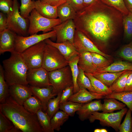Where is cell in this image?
I'll list each match as a JSON object with an SVG mask.
<instances>
[{
  "label": "cell",
  "mask_w": 132,
  "mask_h": 132,
  "mask_svg": "<svg viewBox=\"0 0 132 132\" xmlns=\"http://www.w3.org/2000/svg\"><path fill=\"white\" fill-rule=\"evenodd\" d=\"M79 57V55H77L68 62V65L70 67L72 76L74 87V94L78 92L80 89L77 81L79 73L78 63Z\"/></svg>",
  "instance_id": "30"
},
{
  "label": "cell",
  "mask_w": 132,
  "mask_h": 132,
  "mask_svg": "<svg viewBox=\"0 0 132 132\" xmlns=\"http://www.w3.org/2000/svg\"><path fill=\"white\" fill-rule=\"evenodd\" d=\"M43 2L53 6L57 7L66 2L67 0H40Z\"/></svg>",
  "instance_id": "48"
},
{
  "label": "cell",
  "mask_w": 132,
  "mask_h": 132,
  "mask_svg": "<svg viewBox=\"0 0 132 132\" xmlns=\"http://www.w3.org/2000/svg\"><path fill=\"white\" fill-rule=\"evenodd\" d=\"M105 96L101 94L91 92L83 88L80 89L78 92L74 94L68 101L84 104L91 102L94 99H100Z\"/></svg>",
  "instance_id": "17"
},
{
  "label": "cell",
  "mask_w": 132,
  "mask_h": 132,
  "mask_svg": "<svg viewBox=\"0 0 132 132\" xmlns=\"http://www.w3.org/2000/svg\"><path fill=\"white\" fill-rule=\"evenodd\" d=\"M27 18L29 22L28 32L30 35L40 31H42L43 33L48 32L53 30L54 27L62 22L59 18L50 19L44 17L35 9Z\"/></svg>",
  "instance_id": "4"
},
{
  "label": "cell",
  "mask_w": 132,
  "mask_h": 132,
  "mask_svg": "<svg viewBox=\"0 0 132 132\" xmlns=\"http://www.w3.org/2000/svg\"><path fill=\"white\" fill-rule=\"evenodd\" d=\"M126 92L132 91V71L128 76L124 91Z\"/></svg>",
  "instance_id": "49"
},
{
  "label": "cell",
  "mask_w": 132,
  "mask_h": 132,
  "mask_svg": "<svg viewBox=\"0 0 132 132\" xmlns=\"http://www.w3.org/2000/svg\"><path fill=\"white\" fill-rule=\"evenodd\" d=\"M12 122L0 111V132H21Z\"/></svg>",
  "instance_id": "34"
},
{
  "label": "cell",
  "mask_w": 132,
  "mask_h": 132,
  "mask_svg": "<svg viewBox=\"0 0 132 132\" xmlns=\"http://www.w3.org/2000/svg\"><path fill=\"white\" fill-rule=\"evenodd\" d=\"M83 104L70 101H67L60 104L59 109L69 116H73L76 112L78 110Z\"/></svg>",
  "instance_id": "35"
},
{
  "label": "cell",
  "mask_w": 132,
  "mask_h": 132,
  "mask_svg": "<svg viewBox=\"0 0 132 132\" xmlns=\"http://www.w3.org/2000/svg\"><path fill=\"white\" fill-rule=\"evenodd\" d=\"M17 34L8 28L0 32V54L14 51Z\"/></svg>",
  "instance_id": "15"
},
{
  "label": "cell",
  "mask_w": 132,
  "mask_h": 132,
  "mask_svg": "<svg viewBox=\"0 0 132 132\" xmlns=\"http://www.w3.org/2000/svg\"><path fill=\"white\" fill-rule=\"evenodd\" d=\"M126 70H132V63L128 61H118L106 67L97 70L95 73L118 72Z\"/></svg>",
  "instance_id": "23"
},
{
  "label": "cell",
  "mask_w": 132,
  "mask_h": 132,
  "mask_svg": "<svg viewBox=\"0 0 132 132\" xmlns=\"http://www.w3.org/2000/svg\"><path fill=\"white\" fill-rule=\"evenodd\" d=\"M106 5L112 7L121 13L123 15L129 12L125 5L124 0H100Z\"/></svg>",
  "instance_id": "40"
},
{
  "label": "cell",
  "mask_w": 132,
  "mask_h": 132,
  "mask_svg": "<svg viewBox=\"0 0 132 132\" xmlns=\"http://www.w3.org/2000/svg\"><path fill=\"white\" fill-rule=\"evenodd\" d=\"M98 0H83L84 8L90 5Z\"/></svg>",
  "instance_id": "51"
},
{
  "label": "cell",
  "mask_w": 132,
  "mask_h": 132,
  "mask_svg": "<svg viewBox=\"0 0 132 132\" xmlns=\"http://www.w3.org/2000/svg\"><path fill=\"white\" fill-rule=\"evenodd\" d=\"M132 71L125 70L109 87L112 92H119L124 91L128 77Z\"/></svg>",
  "instance_id": "27"
},
{
  "label": "cell",
  "mask_w": 132,
  "mask_h": 132,
  "mask_svg": "<svg viewBox=\"0 0 132 132\" xmlns=\"http://www.w3.org/2000/svg\"><path fill=\"white\" fill-rule=\"evenodd\" d=\"M105 98H113L124 104L132 112V91L113 93L104 96Z\"/></svg>",
  "instance_id": "28"
},
{
  "label": "cell",
  "mask_w": 132,
  "mask_h": 132,
  "mask_svg": "<svg viewBox=\"0 0 132 132\" xmlns=\"http://www.w3.org/2000/svg\"><path fill=\"white\" fill-rule=\"evenodd\" d=\"M125 71L118 72H107L102 73H95L91 74L106 86L109 87Z\"/></svg>",
  "instance_id": "25"
},
{
  "label": "cell",
  "mask_w": 132,
  "mask_h": 132,
  "mask_svg": "<svg viewBox=\"0 0 132 132\" xmlns=\"http://www.w3.org/2000/svg\"><path fill=\"white\" fill-rule=\"evenodd\" d=\"M132 112L129 109L123 122L119 128V132H132Z\"/></svg>",
  "instance_id": "42"
},
{
  "label": "cell",
  "mask_w": 132,
  "mask_h": 132,
  "mask_svg": "<svg viewBox=\"0 0 132 132\" xmlns=\"http://www.w3.org/2000/svg\"><path fill=\"white\" fill-rule=\"evenodd\" d=\"M34 9L42 16L52 19L57 17V7L44 2L40 0H34Z\"/></svg>",
  "instance_id": "20"
},
{
  "label": "cell",
  "mask_w": 132,
  "mask_h": 132,
  "mask_svg": "<svg viewBox=\"0 0 132 132\" xmlns=\"http://www.w3.org/2000/svg\"><path fill=\"white\" fill-rule=\"evenodd\" d=\"M101 132H107L108 131L106 129H100Z\"/></svg>",
  "instance_id": "53"
},
{
  "label": "cell",
  "mask_w": 132,
  "mask_h": 132,
  "mask_svg": "<svg viewBox=\"0 0 132 132\" xmlns=\"http://www.w3.org/2000/svg\"><path fill=\"white\" fill-rule=\"evenodd\" d=\"M7 17L3 13H0V32L8 28Z\"/></svg>",
  "instance_id": "47"
},
{
  "label": "cell",
  "mask_w": 132,
  "mask_h": 132,
  "mask_svg": "<svg viewBox=\"0 0 132 132\" xmlns=\"http://www.w3.org/2000/svg\"><path fill=\"white\" fill-rule=\"evenodd\" d=\"M34 0H21L20 14L23 17L27 18L34 9Z\"/></svg>",
  "instance_id": "41"
},
{
  "label": "cell",
  "mask_w": 132,
  "mask_h": 132,
  "mask_svg": "<svg viewBox=\"0 0 132 132\" xmlns=\"http://www.w3.org/2000/svg\"><path fill=\"white\" fill-rule=\"evenodd\" d=\"M85 73L89 79L92 85L97 92L105 96L110 94L112 93L109 87L94 77L91 74L85 72Z\"/></svg>",
  "instance_id": "26"
},
{
  "label": "cell",
  "mask_w": 132,
  "mask_h": 132,
  "mask_svg": "<svg viewBox=\"0 0 132 132\" xmlns=\"http://www.w3.org/2000/svg\"><path fill=\"white\" fill-rule=\"evenodd\" d=\"M73 44L80 53L83 52L96 53L108 58L110 56L101 51L93 42L81 32L76 30Z\"/></svg>",
  "instance_id": "11"
},
{
  "label": "cell",
  "mask_w": 132,
  "mask_h": 132,
  "mask_svg": "<svg viewBox=\"0 0 132 132\" xmlns=\"http://www.w3.org/2000/svg\"><path fill=\"white\" fill-rule=\"evenodd\" d=\"M128 110L125 107L118 112L110 113L95 111L92 113L88 119L91 123L96 120H99L101 125L111 127L118 132L122 119Z\"/></svg>",
  "instance_id": "8"
},
{
  "label": "cell",
  "mask_w": 132,
  "mask_h": 132,
  "mask_svg": "<svg viewBox=\"0 0 132 132\" xmlns=\"http://www.w3.org/2000/svg\"><path fill=\"white\" fill-rule=\"evenodd\" d=\"M57 17L62 22L68 20H73L77 12L73 8L66 2L57 7Z\"/></svg>",
  "instance_id": "22"
},
{
  "label": "cell",
  "mask_w": 132,
  "mask_h": 132,
  "mask_svg": "<svg viewBox=\"0 0 132 132\" xmlns=\"http://www.w3.org/2000/svg\"><path fill=\"white\" fill-rule=\"evenodd\" d=\"M74 94L73 85L68 86L63 91L60 100V104L68 101L69 98Z\"/></svg>",
  "instance_id": "45"
},
{
  "label": "cell",
  "mask_w": 132,
  "mask_h": 132,
  "mask_svg": "<svg viewBox=\"0 0 132 132\" xmlns=\"http://www.w3.org/2000/svg\"><path fill=\"white\" fill-rule=\"evenodd\" d=\"M119 57L132 63V41L123 46L118 52Z\"/></svg>",
  "instance_id": "43"
},
{
  "label": "cell",
  "mask_w": 132,
  "mask_h": 132,
  "mask_svg": "<svg viewBox=\"0 0 132 132\" xmlns=\"http://www.w3.org/2000/svg\"><path fill=\"white\" fill-rule=\"evenodd\" d=\"M12 10L7 15L8 28L18 35L28 36L29 21L28 19L23 17L19 12V4L18 0H13Z\"/></svg>",
  "instance_id": "6"
},
{
  "label": "cell",
  "mask_w": 132,
  "mask_h": 132,
  "mask_svg": "<svg viewBox=\"0 0 132 132\" xmlns=\"http://www.w3.org/2000/svg\"><path fill=\"white\" fill-rule=\"evenodd\" d=\"M2 62L5 79L10 86L15 84L28 86L26 79L28 67L20 53L15 51Z\"/></svg>",
  "instance_id": "3"
},
{
  "label": "cell",
  "mask_w": 132,
  "mask_h": 132,
  "mask_svg": "<svg viewBox=\"0 0 132 132\" xmlns=\"http://www.w3.org/2000/svg\"><path fill=\"white\" fill-rule=\"evenodd\" d=\"M122 25L125 38L127 40H131L132 39V12H129L128 14L123 15Z\"/></svg>",
  "instance_id": "37"
},
{
  "label": "cell",
  "mask_w": 132,
  "mask_h": 132,
  "mask_svg": "<svg viewBox=\"0 0 132 132\" xmlns=\"http://www.w3.org/2000/svg\"><path fill=\"white\" fill-rule=\"evenodd\" d=\"M69 116L61 110H58L53 116L51 120L53 130L58 131L61 129V127L68 119Z\"/></svg>",
  "instance_id": "29"
},
{
  "label": "cell",
  "mask_w": 132,
  "mask_h": 132,
  "mask_svg": "<svg viewBox=\"0 0 132 132\" xmlns=\"http://www.w3.org/2000/svg\"><path fill=\"white\" fill-rule=\"evenodd\" d=\"M123 17L120 12L98 0L77 12L73 20L76 30L84 33L98 47L101 44L106 45L121 31Z\"/></svg>",
  "instance_id": "1"
},
{
  "label": "cell",
  "mask_w": 132,
  "mask_h": 132,
  "mask_svg": "<svg viewBox=\"0 0 132 132\" xmlns=\"http://www.w3.org/2000/svg\"><path fill=\"white\" fill-rule=\"evenodd\" d=\"M125 104L118 101L116 99L105 98L102 104V111L104 113L113 112L116 110H121L126 106Z\"/></svg>",
  "instance_id": "24"
},
{
  "label": "cell",
  "mask_w": 132,
  "mask_h": 132,
  "mask_svg": "<svg viewBox=\"0 0 132 132\" xmlns=\"http://www.w3.org/2000/svg\"><path fill=\"white\" fill-rule=\"evenodd\" d=\"M78 68L79 73L77 81L80 89L84 88L91 92H97L92 85L89 79L85 75L84 71Z\"/></svg>",
  "instance_id": "36"
},
{
  "label": "cell",
  "mask_w": 132,
  "mask_h": 132,
  "mask_svg": "<svg viewBox=\"0 0 132 132\" xmlns=\"http://www.w3.org/2000/svg\"><path fill=\"white\" fill-rule=\"evenodd\" d=\"M68 65V61L56 48L46 44L42 67L48 72Z\"/></svg>",
  "instance_id": "7"
},
{
  "label": "cell",
  "mask_w": 132,
  "mask_h": 132,
  "mask_svg": "<svg viewBox=\"0 0 132 132\" xmlns=\"http://www.w3.org/2000/svg\"><path fill=\"white\" fill-rule=\"evenodd\" d=\"M39 123L44 132H54L52 130L51 124V118L48 114L40 110L36 113Z\"/></svg>",
  "instance_id": "31"
},
{
  "label": "cell",
  "mask_w": 132,
  "mask_h": 132,
  "mask_svg": "<svg viewBox=\"0 0 132 132\" xmlns=\"http://www.w3.org/2000/svg\"><path fill=\"white\" fill-rule=\"evenodd\" d=\"M0 111L22 132H43L36 114L28 111L10 96L4 103H0Z\"/></svg>",
  "instance_id": "2"
},
{
  "label": "cell",
  "mask_w": 132,
  "mask_h": 132,
  "mask_svg": "<svg viewBox=\"0 0 132 132\" xmlns=\"http://www.w3.org/2000/svg\"><path fill=\"white\" fill-rule=\"evenodd\" d=\"M78 65V67L85 73L92 74L97 71L93 63L91 53L89 52L85 51L80 53Z\"/></svg>",
  "instance_id": "21"
},
{
  "label": "cell",
  "mask_w": 132,
  "mask_h": 132,
  "mask_svg": "<svg viewBox=\"0 0 132 132\" xmlns=\"http://www.w3.org/2000/svg\"><path fill=\"white\" fill-rule=\"evenodd\" d=\"M33 95L41 101L43 111L45 112L48 102L51 99L55 96L53 93V89L52 86L45 88H40L29 86Z\"/></svg>",
  "instance_id": "18"
},
{
  "label": "cell",
  "mask_w": 132,
  "mask_h": 132,
  "mask_svg": "<svg viewBox=\"0 0 132 132\" xmlns=\"http://www.w3.org/2000/svg\"><path fill=\"white\" fill-rule=\"evenodd\" d=\"M102 104L100 99L83 104L80 109L76 112L78 118L82 121L88 119L92 113L101 111Z\"/></svg>",
  "instance_id": "19"
},
{
  "label": "cell",
  "mask_w": 132,
  "mask_h": 132,
  "mask_svg": "<svg viewBox=\"0 0 132 132\" xmlns=\"http://www.w3.org/2000/svg\"><path fill=\"white\" fill-rule=\"evenodd\" d=\"M10 96L17 103L23 105L24 102L33 95L29 86L15 84L9 87Z\"/></svg>",
  "instance_id": "14"
},
{
  "label": "cell",
  "mask_w": 132,
  "mask_h": 132,
  "mask_svg": "<svg viewBox=\"0 0 132 132\" xmlns=\"http://www.w3.org/2000/svg\"><path fill=\"white\" fill-rule=\"evenodd\" d=\"M9 87L4 78L2 66L0 65V103H4L10 96Z\"/></svg>",
  "instance_id": "33"
},
{
  "label": "cell",
  "mask_w": 132,
  "mask_h": 132,
  "mask_svg": "<svg viewBox=\"0 0 132 132\" xmlns=\"http://www.w3.org/2000/svg\"><path fill=\"white\" fill-rule=\"evenodd\" d=\"M48 72L42 67L29 69L26 77L28 85L40 88L51 86L49 80Z\"/></svg>",
  "instance_id": "12"
},
{
  "label": "cell",
  "mask_w": 132,
  "mask_h": 132,
  "mask_svg": "<svg viewBox=\"0 0 132 132\" xmlns=\"http://www.w3.org/2000/svg\"><path fill=\"white\" fill-rule=\"evenodd\" d=\"M55 36L56 32L54 30L42 34L36 33L29 36H24L17 35L15 41L14 51L21 53L29 47Z\"/></svg>",
  "instance_id": "10"
},
{
  "label": "cell",
  "mask_w": 132,
  "mask_h": 132,
  "mask_svg": "<svg viewBox=\"0 0 132 132\" xmlns=\"http://www.w3.org/2000/svg\"><path fill=\"white\" fill-rule=\"evenodd\" d=\"M125 5L129 12H132V0H124Z\"/></svg>",
  "instance_id": "50"
},
{
  "label": "cell",
  "mask_w": 132,
  "mask_h": 132,
  "mask_svg": "<svg viewBox=\"0 0 132 132\" xmlns=\"http://www.w3.org/2000/svg\"><path fill=\"white\" fill-rule=\"evenodd\" d=\"M66 2L73 8L76 12L80 11L84 8L83 0H67Z\"/></svg>",
  "instance_id": "46"
},
{
  "label": "cell",
  "mask_w": 132,
  "mask_h": 132,
  "mask_svg": "<svg viewBox=\"0 0 132 132\" xmlns=\"http://www.w3.org/2000/svg\"><path fill=\"white\" fill-rule=\"evenodd\" d=\"M49 80L53 87V93L55 96L62 93L67 87L73 85L70 66H67L48 72Z\"/></svg>",
  "instance_id": "5"
},
{
  "label": "cell",
  "mask_w": 132,
  "mask_h": 132,
  "mask_svg": "<svg viewBox=\"0 0 132 132\" xmlns=\"http://www.w3.org/2000/svg\"><path fill=\"white\" fill-rule=\"evenodd\" d=\"M62 93H59L57 97L49 100L45 112L51 118L59 109L60 100Z\"/></svg>",
  "instance_id": "39"
},
{
  "label": "cell",
  "mask_w": 132,
  "mask_h": 132,
  "mask_svg": "<svg viewBox=\"0 0 132 132\" xmlns=\"http://www.w3.org/2000/svg\"><path fill=\"white\" fill-rule=\"evenodd\" d=\"M13 4V0H0V11L8 15L12 10Z\"/></svg>",
  "instance_id": "44"
},
{
  "label": "cell",
  "mask_w": 132,
  "mask_h": 132,
  "mask_svg": "<svg viewBox=\"0 0 132 132\" xmlns=\"http://www.w3.org/2000/svg\"><path fill=\"white\" fill-rule=\"evenodd\" d=\"M91 53L93 63L97 70L106 67L110 64V60L102 55L96 53Z\"/></svg>",
  "instance_id": "38"
},
{
  "label": "cell",
  "mask_w": 132,
  "mask_h": 132,
  "mask_svg": "<svg viewBox=\"0 0 132 132\" xmlns=\"http://www.w3.org/2000/svg\"><path fill=\"white\" fill-rule=\"evenodd\" d=\"M56 37V43H61L69 41L73 44L76 30L73 20H67L54 26Z\"/></svg>",
  "instance_id": "13"
},
{
  "label": "cell",
  "mask_w": 132,
  "mask_h": 132,
  "mask_svg": "<svg viewBox=\"0 0 132 132\" xmlns=\"http://www.w3.org/2000/svg\"><path fill=\"white\" fill-rule=\"evenodd\" d=\"M23 106L28 111L35 114L40 110L43 109L41 101L33 95L28 98L24 102Z\"/></svg>",
  "instance_id": "32"
},
{
  "label": "cell",
  "mask_w": 132,
  "mask_h": 132,
  "mask_svg": "<svg viewBox=\"0 0 132 132\" xmlns=\"http://www.w3.org/2000/svg\"><path fill=\"white\" fill-rule=\"evenodd\" d=\"M94 132H101V130L100 129H95L94 131Z\"/></svg>",
  "instance_id": "52"
},
{
  "label": "cell",
  "mask_w": 132,
  "mask_h": 132,
  "mask_svg": "<svg viewBox=\"0 0 132 132\" xmlns=\"http://www.w3.org/2000/svg\"><path fill=\"white\" fill-rule=\"evenodd\" d=\"M47 44L57 48L68 62L74 57L79 55L73 44L69 41L63 43H55L49 38L44 41Z\"/></svg>",
  "instance_id": "16"
},
{
  "label": "cell",
  "mask_w": 132,
  "mask_h": 132,
  "mask_svg": "<svg viewBox=\"0 0 132 132\" xmlns=\"http://www.w3.org/2000/svg\"><path fill=\"white\" fill-rule=\"evenodd\" d=\"M46 44L44 41L41 42L20 53L28 69L42 66Z\"/></svg>",
  "instance_id": "9"
}]
</instances>
